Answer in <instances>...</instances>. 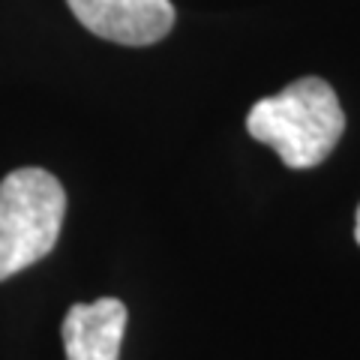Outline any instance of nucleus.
<instances>
[{
  "label": "nucleus",
  "instance_id": "nucleus-1",
  "mask_svg": "<svg viewBox=\"0 0 360 360\" xmlns=\"http://www.w3.org/2000/svg\"><path fill=\"white\" fill-rule=\"evenodd\" d=\"M246 129L255 141L279 153L288 168H315L330 156L345 132V111L324 78H300L264 96L246 115Z\"/></svg>",
  "mask_w": 360,
  "mask_h": 360
},
{
  "label": "nucleus",
  "instance_id": "nucleus-2",
  "mask_svg": "<svg viewBox=\"0 0 360 360\" xmlns=\"http://www.w3.org/2000/svg\"><path fill=\"white\" fill-rule=\"evenodd\" d=\"M63 217L66 193L51 172L27 165L0 180V283L58 246Z\"/></svg>",
  "mask_w": 360,
  "mask_h": 360
},
{
  "label": "nucleus",
  "instance_id": "nucleus-3",
  "mask_svg": "<svg viewBox=\"0 0 360 360\" xmlns=\"http://www.w3.org/2000/svg\"><path fill=\"white\" fill-rule=\"evenodd\" d=\"M78 25L117 45H153L174 27L172 0H66Z\"/></svg>",
  "mask_w": 360,
  "mask_h": 360
},
{
  "label": "nucleus",
  "instance_id": "nucleus-4",
  "mask_svg": "<svg viewBox=\"0 0 360 360\" xmlns=\"http://www.w3.org/2000/svg\"><path fill=\"white\" fill-rule=\"evenodd\" d=\"M127 321L129 312L117 297L70 307L60 328L66 360H117Z\"/></svg>",
  "mask_w": 360,
  "mask_h": 360
},
{
  "label": "nucleus",
  "instance_id": "nucleus-5",
  "mask_svg": "<svg viewBox=\"0 0 360 360\" xmlns=\"http://www.w3.org/2000/svg\"><path fill=\"white\" fill-rule=\"evenodd\" d=\"M354 240L360 246V207H357V217H354Z\"/></svg>",
  "mask_w": 360,
  "mask_h": 360
}]
</instances>
